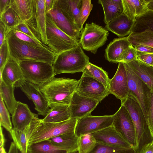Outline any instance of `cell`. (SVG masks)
<instances>
[{"label":"cell","instance_id":"19","mask_svg":"<svg viewBox=\"0 0 153 153\" xmlns=\"http://www.w3.org/2000/svg\"><path fill=\"white\" fill-rule=\"evenodd\" d=\"M0 74V82L3 81L7 85H15L24 79L19 62L10 56Z\"/></svg>","mask_w":153,"mask_h":153},{"label":"cell","instance_id":"30","mask_svg":"<svg viewBox=\"0 0 153 153\" xmlns=\"http://www.w3.org/2000/svg\"><path fill=\"white\" fill-rule=\"evenodd\" d=\"M144 32L153 33V10H147L134 21L131 33Z\"/></svg>","mask_w":153,"mask_h":153},{"label":"cell","instance_id":"38","mask_svg":"<svg viewBox=\"0 0 153 153\" xmlns=\"http://www.w3.org/2000/svg\"><path fill=\"white\" fill-rule=\"evenodd\" d=\"M10 134L13 142L21 153H27L26 128L23 131H17L13 128Z\"/></svg>","mask_w":153,"mask_h":153},{"label":"cell","instance_id":"28","mask_svg":"<svg viewBox=\"0 0 153 153\" xmlns=\"http://www.w3.org/2000/svg\"><path fill=\"white\" fill-rule=\"evenodd\" d=\"M71 117L69 105H60L50 108L47 114L42 120L45 122L56 123L67 120Z\"/></svg>","mask_w":153,"mask_h":153},{"label":"cell","instance_id":"13","mask_svg":"<svg viewBox=\"0 0 153 153\" xmlns=\"http://www.w3.org/2000/svg\"><path fill=\"white\" fill-rule=\"evenodd\" d=\"M48 13L60 30L69 36L79 41L81 31L61 9L57 0H54L53 8Z\"/></svg>","mask_w":153,"mask_h":153},{"label":"cell","instance_id":"18","mask_svg":"<svg viewBox=\"0 0 153 153\" xmlns=\"http://www.w3.org/2000/svg\"><path fill=\"white\" fill-rule=\"evenodd\" d=\"M36 115L31 111L27 104L17 101L12 115L13 128L17 131L25 130Z\"/></svg>","mask_w":153,"mask_h":153},{"label":"cell","instance_id":"7","mask_svg":"<svg viewBox=\"0 0 153 153\" xmlns=\"http://www.w3.org/2000/svg\"><path fill=\"white\" fill-rule=\"evenodd\" d=\"M24 80L39 87L54 76L52 64L40 61L19 62Z\"/></svg>","mask_w":153,"mask_h":153},{"label":"cell","instance_id":"21","mask_svg":"<svg viewBox=\"0 0 153 153\" xmlns=\"http://www.w3.org/2000/svg\"><path fill=\"white\" fill-rule=\"evenodd\" d=\"M134 23V21L122 13L106 25L105 28L119 37H123L131 33Z\"/></svg>","mask_w":153,"mask_h":153},{"label":"cell","instance_id":"15","mask_svg":"<svg viewBox=\"0 0 153 153\" xmlns=\"http://www.w3.org/2000/svg\"><path fill=\"white\" fill-rule=\"evenodd\" d=\"M109 91L110 94L119 99L121 104L128 97L129 89L127 74L124 63H118L116 72L112 78L110 79Z\"/></svg>","mask_w":153,"mask_h":153},{"label":"cell","instance_id":"34","mask_svg":"<svg viewBox=\"0 0 153 153\" xmlns=\"http://www.w3.org/2000/svg\"><path fill=\"white\" fill-rule=\"evenodd\" d=\"M0 16V22L5 27L6 35L14 27L23 22L10 7Z\"/></svg>","mask_w":153,"mask_h":153},{"label":"cell","instance_id":"22","mask_svg":"<svg viewBox=\"0 0 153 153\" xmlns=\"http://www.w3.org/2000/svg\"><path fill=\"white\" fill-rule=\"evenodd\" d=\"M45 0H34L33 17L35 18L36 30L41 42L47 45L46 36V15Z\"/></svg>","mask_w":153,"mask_h":153},{"label":"cell","instance_id":"9","mask_svg":"<svg viewBox=\"0 0 153 153\" xmlns=\"http://www.w3.org/2000/svg\"><path fill=\"white\" fill-rule=\"evenodd\" d=\"M124 63L127 74L129 95L133 96L137 100L148 123V94L150 90L134 72L128 64Z\"/></svg>","mask_w":153,"mask_h":153},{"label":"cell","instance_id":"36","mask_svg":"<svg viewBox=\"0 0 153 153\" xmlns=\"http://www.w3.org/2000/svg\"><path fill=\"white\" fill-rule=\"evenodd\" d=\"M127 38L133 46L143 45L153 48V33L146 32L131 33Z\"/></svg>","mask_w":153,"mask_h":153},{"label":"cell","instance_id":"39","mask_svg":"<svg viewBox=\"0 0 153 153\" xmlns=\"http://www.w3.org/2000/svg\"><path fill=\"white\" fill-rule=\"evenodd\" d=\"M0 124L10 133L13 129L9 112L0 96Z\"/></svg>","mask_w":153,"mask_h":153},{"label":"cell","instance_id":"6","mask_svg":"<svg viewBox=\"0 0 153 153\" xmlns=\"http://www.w3.org/2000/svg\"><path fill=\"white\" fill-rule=\"evenodd\" d=\"M46 29L47 45L56 54L79 45V41L69 36L56 26L48 13L46 15Z\"/></svg>","mask_w":153,"mask_h":153},{"label":"cell","instance_id":"20","mask_svg":"<svg viewBox=\"0 0 153 153\" xmlns=\"http://www.w3.org/2000/svg\"><path fill=\"white\" fill-rule=\"evenodd\" d=\"M131 45L127 36L114 39L105 50V59L113 63L119 62L123 52Z\"/></svg>","mask_w":153,"mask_h":153},{"label":"cell","instance_id":"56","mask_svg":"<svg viewBox=\"0 0 153 153\" xmlns=\"http://www.w3.org/2000/svg\"><path fill=\"white\" fill-rule=\"evenodd\" d=\"M152 145H153V141L152 142Z\"/></svg>","mask_w":153,"mask_h":153},{"label":"cell","instance_id":"40","mask_svg":"<svg viewBox=\"0 0 153 153\" xmlns=\"http://www.w3.org/2000/svg\"><path fill=\"white\" fill-rule=\"evenodd\" d=\"M10 31L16 37L25 43L34 46L46 48L51 50L48 46L22 32L13 30Z\"/></svg>","mask_w":153,"mask_h":153},{"label":"cell","instance_id":"41","mask_svg":"<svg viewBox=\"0 0 153 153\" xmlns=\"http://www.w3.org/2000/svg\"><path fill=\"white\" fill-rule=\"evenodd\" d=\"M93 4L91 0H82L79 13V20L80 25L83 29V25L88 19L92 9Z\"/></svg>","mask_w":153,"mask_h":153},{"label":"cell","instance_id":"50","mask_svg":"<svg viewBox=\"0 0 153 153\" xmlns=\"http://www.w3.org/2000/svg\"><path fill=\"white\" fill-rule=\"evenodd\" d=\"M140 153H153L152 142L145 145L142 148Z\"/></svg>","mask_w":153,"mask_h":153},{"label":"cell","instance_id":"31","mask_svg":"<svg viewBox=\"0 0 153 153\" xmlns=\"http://www.w3.org/2000/svg\"><path fill=\"white\" fill-rule=\"evenodd\" d=\"M82 72L99 81L109 90L110 79L107 72L101 68L89 62Z\"/></svg>","mask_w":153,"mask_h":153},{"label":"cell","instance_id":"17","mask_svg":"<svg viewBox=\"0 0 153 153\" xmlns=\"http://www.w3.org/2000/svg\"><path fill=\"white\" fill-rule=\"evenodd\" d=\"M91 134L97 142L118 147H132L112 125Z\"/></svg>","mask_w":153,"mask_h":153},{"label":"cell","instance_id":"29","mask_svg":"<svg viewBox=\"0 0 153 153\" xmlns=\"http://www.w3.org/2000/svg\"><path fill=\"white\" fill-rule=\"evenodd\" d=\"M10 7L23 22L33 16L34 0H11Z\"/></svg>","mask_w":153,"mask_h":153},{"label":"cell","instance_id":"51","mask_svg":"<svg viewBox=\"0 0 153 153\" xmlns=\"http://www.w3.org/2000/svg\"><path fill=\"white\" fill-rule=\"evenodd\" d=\"M54 0H45V7L46 13L53 7Z\"/></svg>","mask_w":153,"mask_h":153},{"label":"cell","instance_id":"11","mask_svg":"<svg viewBox=\"0 0 153 153\" xmlns=\"http://www.w3.org/2000/svg\"><path fill=\"white\" fill-rule=\"evenodd\" d=\"M114 114L94 116L90 115L78 119L75 130L78 137L91 134L112 125Z\"/></svg>","mask_w":153,"mask_h":153},{"label":"cell","instance_id":"52","mask_svg":"<svg viewBox=\"0 0 153 153\" xmlns=\"http://www.w3.org/2000/svg\"><path fill=\"white\" fill-rule=\"evenodd\" d=\"M7 153H20L14 142L11 143L9 149Z\"/></svg>","mask_w":153,"mask_h":153},{"label":"cell","instance_id":"4","mask_svg":"<svg viewBox=\"0 0 153 153\" xmlns=\"http://www.w3.org/2000/svg\"><path fill=\"white\" fill-rule=\"evenodd\" d=\"M89 60L80 45L62 52L56 55L52 64L54 76L64 73L82 72Z\"/></svg>","mask_w":153,"mask_h":153},{"label":"cell","instance_id":"2","mask_svg":"<svg viewBox=\"0 0 153 153\" xmlns=\"http://www.w3.org/2000/svg\"><path fill=\"white\" fill-rule=\"evenodd\" d=\"M79 82V80L53 76L39 87L50 108L58 105H70Z\"/></svg>","mask_w":153,"mask_h":153},{"label":"cell","instance_id":"10","mask_svg":"<svg viewBox=\"0 0 153 153\" xmlns=\"http://www.w3.org/2000/svg\"><path fill=\"white\" fill-rule=\"evenodd\" d=\"M112 125L132 147L136 149L134 125L128 111L123 105L121 104L114 114Z\"/></svg>","mask_w":153,"mask_h":153},{"label":"cell","instance_id":"27","mask_svg":"<svg viewBox=\"0 0 153 153\" xmlns=\"http://www.w3.org/2000/svg\"><path fill=\"white\" fill-rule=\"evenodd\" d=\"M78 137L75 133L65 134L49 139L54 146L62 148L69 153L77 152Z\"/></svg>","mask_w":153,"mask_h":153},{"label":"cell","instance_id":"53","mask_svg":"<svg viewBox=\"0 0 153 153\" xmlns=\"http://www.w3.org/2000/svg\"><path fill=\"white\" fill-rule=\"evenodd\" d=\"M5 142V139L3 133L2 128L0 126V147H4Z\"/></svg>","mask_w":153,"mask_h":153},{"label":"cell","instance_id":"8","mask_svg":"<svg viewBox=\"0 0 153 153\" xmlns=\"http://www.w3.org/2000/svg\"><path fill=\"white\" fill-rule=\"evenodd\" d=\"M108 30L93 22L86 23L82 32L79 44L83 50L96 53L108 40Z\"/></svg>","mask_w":153,"mask_h":153},{"label":"cell","instance_id":"49","mask_svg":"<svg viewBox=\"0 0 153 153\" xmlns=\"http://www.w3.org/2000/svg\"><path fill=\"white\" fill-rule=\"evenodd\" d=\"M6 36L5 27L3 24L0 22V47L6 39Z\"/></svg>","mask_w":153,"mask_h":153},{"label":"cell","instance_id":"16","mask_svg":"<svg viewBox=\"0 0 153 153\" xmlns=\"http://www.w3.org/2000/svg\"><path fill=\"white\" fill-rule=\"evenodd\" d=\"M99 102L84 97L76 91L74 94L69 105L71 118L78 119L91 115Z\"/></svg>","mask_w":153,"mask_h":153},{"label":"cell","instance_id":"48","mask_svg":"<svg viewBox=\"0 0 153 153\" xmlns=\"http://www.w3.org/2000/svg\"><path fill=\"white\" fill-rule=\"evenodd\" d=\"M11 0H0V14L10 7Z\"/></svg>","mask_w":153,"mask_h":153},{"label":"cell","instance_id":"54","mask_svg":"<svg viewBox=\"0 0 153 153\" xmlns=\"http://www.w3.org/2000/svg\"><path fill=\"white\" fill-rule=\"evenodd\" d=\"M148 10H153V0H150L147 5Z\"/></svg>","mask_w":153,"mask_h":153},{"label":"cell","instance_id":"37","mask_svg":"<svg viewBox=\"0 0 153 153\" xmlns=\"http://www.w3.org/2000/svg\"><path fill=\"white\" fill-rule=\"evenodd\" d=\"M97 141L92 135L89 134L78 137V153H90L96 146Z\"/></svg>","mask_w":153,"mask_h":153},{"label":"cell","instance_id":"26","mask_svg":"<svg viewBox=\"0 0 153 153\" xmlns=\"http://www.w3.org/2000/svg\"><path fill=\"white\" fill-rule=\"evenodd\" d=\"M104 13V22L106 25L123 13L122 0H99Z\"/></svg>","mask_w":153,"mask_h":153},{"label":"cell","instance_id":"44","mask_svg":"<svg viewBox=\"0 0 153 153\" xmlns=\"http://www.w3.org/2000/svg\"><path fill=\"white\" fill-rule=\"evenodd\" d=\"M148 123L153 136V90H150L148 94Z\"/></svg>","mask_w":153,"mask_h":153},{"label":"cell","instance_id":"47","mask_svg":"<svg viewBox=\"0 0 153 153\" xmlns=\"http://www.w3.org/2000/svg\"><path fill=\"white\" fill-rule=\"evenodd\" d=\"M137 53H153V48L149 46L137 45L134 46Z\"/></svg>","mask_w":153,"mask_h":153},{"label":"cell","instance_id":"45","mask_svg":"<svg viewBox=\"0 0 153 153\" xmlns=\"http://www.w3.org/2000/svg\"><path fill=\"white\" fill-rule=\"evenodd\" d=\"M12 30L22 32L32 38L40 42L38 40L36 36L30 29L27 25L24 22H23L14 27L11 30Z\"/></svg>","mask_w":153,"mask_h":153},{"label":"cell","instance_id":"5","mask_svg":"<svg viewBox=\"0 0 153 153\" xmlns=\"http://www.w3.org/2000/svg\"><path fill=\"white\" fill-rule=\"evenodd\" d=\"M134 123L135 131L136 149L140 153L146 145L153 141V136L143 111L137 100L129 95L124 102Z\"/></svg>","mask_w":153,"mask_h":153},{"label":"cell","instance_id":"12","mask_svg":"<svg viewBox=\"0 0 153 153\" xmlns=\"http://www.w3.org/2000/svg\"><path fill=\"white\" fill-rule=\"evenodd\" d=\"M76 91L80 95L99 102L110 94L109 90L102 83L83 73Z\"/></svg>","mask_w":153,"mask_h":153},{"label":"cell","instance_id":"25","mask_svg":"<svg viewBox=\"0 0 153 153\" xmlns=\"http://www.w3.org/2000/svg\"><path fill=\"white\" fill-rule=\"evenodd\" d=\"M134 72L153 90V67L147 65L138 60L127 63Z\"/></svg>","mask_w":153,"mask_h":153},{"label":"cell","instance_id":"35","mask_svg":"<svg viewBox=\"0 0 153 153\" xmlns=\"http://www.w3.org/2000/svg\"><path fill=\"white\" fill-rule=\"evenodd\" d=\"M72 153H78L76 152ZM90 153H139L134 147H123L97 142L95 147Z\"/></svg>","mask_w":153,"mask_h":153},{"label":"cell","instance_id":"1","mask_svg":"<svg viewBox=\"0 0 153 153\" xmlns=\"http://www.w3.org/2000/svg\"><path fill=\"white\" fill-rule=\"evenodd\" d=\"M38 116L36 114L26 128L27 147L61 134L75 133L78 119L71 118L59 123H47L43 122Z\"/></svg>","mask_w":153,"mask_h":153},{"label":"cell","instance_id":"3","mask_svg":"<svg viewBox=\"0 0 153 153\" xmlns=\"http://www.w3.org/2000/svg\"><path fill=\"white\" fill-rule=\"evenodd\" d=\"M10 56L16 61L43 62L52 64L57 54L46 48L36 47L16 37L10 31L6 37Z\"/></svg>","mask_w":153,"mask_h":153},{"label":"cell","instance_id":"42","mask_svg":"<svg viewBox=\"0 0 153 153\" xmlns=\"http://www.w3.org/2000/svg\"><path fill=\"white\" fill-rule=\"evenodd\" d=\"M137 53L134 48L131 45L125 49L122 53L120 62L128 63L137 59Z\"/></svg>","mask_w":153,"mask_h":153},{"label":"cell","instance_id":"33","mask_svg":"<svg viewBox=\"0 0 153 153\" xmlns=\"http://www.w3.org/2000/svg\"><path fill=\"white\" fill-rule=\"evenodd\" d=\"M27 153H69L65 149L53 145L48 140L31 145Z\"/></svg>","mask_w":153,"mask_h":153},{"label":"cell","instance_id":"14","mask_svg":"<svg viewBox=\"0 0 153 153\" xmlns=\"http://www.w3.org/2000/svg\"><path fill=\"white\" fill-rule=\"evenodd\" d=\"M15 87H19L34 103L35 109L38 115L45 117L48 112L50 107L44 95L40 90L39 87L25 81L24 79L16 83Z\"/></svg>","mask_w":153,"mask_h":153},{"label":"cell","instance_id":"43","mask_svg":"<svg viewBox=\"0 0 153 153\" xmlns=\"http://www.w3.org/2000/svg\"><path fill=\"white\" fill-rule=\"evenodd\" d=\"M9 56L8 45L5 39L0 47V71L3 69Z\"/></svg>","mask_w":153,"mask_h":153},{"label":"cell","instance_id":"32","mask_svg":"<svg viewBox=\"0 0 153 153\" xmlns=\"http://www.w3.org/2000/svg\"><path fill=\"white\" fill-rule=\"evenodd\" d=\"M0 96L10 113L13 115L17 101L14 94L15 86L14 85H6L3 81L0 82Z\"/></svg>","mask_w":153,"mask_h":153},{"label":"cell","instance_id":"23","mask_svg":"<svg viewBox=\"0 0 153 153\" xmlns=\"http://www.w3.org/2000/svg\"><path fill=\"white\" fill-rule=\"evenodd\" d=\"M150 0H122L123 13L130 20L134 21L148 9L147 5Z\"/></svg>","mask_w":153,"mask_h":153},{"label":"cell","instance_id":"46","mask_svg":"<svg viewBox=\"0 0 153 153\" xmlns=\"http://www.w3.org/2000/svg\"><path fill=\"white\" fill-rule=\"evenodd\" d=\"M137 53V59L147 65L153 67V53Z\"/></svg>","mask_w":153,"mask_h":153},{"label":"cell","instance_id":"55","mask_svg":"<svg viewBox=\"0 0 153 153\" xmlns=\"http://www.w3.org/2000/svg\"><path fill=\"white\" fill-rule=\"evenodd\" d=\"M0 153H7L4 147H0Z\"/></svg>","mask_w":153,"mask_h":153},{"label":"cell","instance_id":"24","mask_svg":"<svg viewBox=\"0 0 153 153\" xmlns=\"http://www.w3.org/2000/svg\"><path fill=\"white\" fill-rule=\"evenodd\" d=\"M61 9L80 29L81 27L79 20V13L82 0H57Z\"/></svg>","mask_w":153,"mask_h":153}]
</instances>
